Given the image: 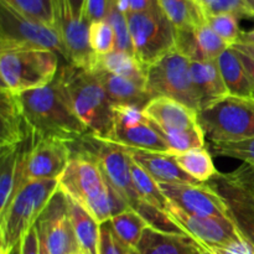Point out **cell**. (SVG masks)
<instances>
[{"label":"cell","mask_w":254,"mask_h":254,"mask_svg":"<svg viewBox=\"0 0 254 254\" xmlns=\"http://www.w3.org/2000/svg\"><path fill=\"white\" fill-rule=\"evenodd\" d=\"M59 184L60 190L84 208L99 225L130 208L109 188L96 158L89 150L72 154Z\"/></svg>","instance_id":"1"},{"label":"cell","mask_w":254,"mask_h":254,"mask_svg":"<svg viewBox=\"0 0 254 254\" xmlns=\"http://www.w3.org/2000/svg\"><path fill=\"white\" fill-rule=\"evenodd\" d=\"M64 97L73 113L98 140L109 141L113 134V106L97 74L68 64L57 72Z\"/></svg>","instance_id":"2"},{"label":"cell","mask_w":254,"mask_h":254,"mask_svg":"<svg viewBox=\"0 0 254 254\" xmlns=\"http://www.w3.org/2000/svg\"><path fill=\"white\" fill-rule=\"evenodd\" d=\"M17 97L27 122L37 135L61 139L69 144L91 136L87 127L69 107L56 77L47 86Z\"/></svg>","instance_id":"3"},{"label":"cell","mask_w":254,"mask_h":254,"mask_svg":"<svg viewBox=\"0 0 254 254\" xmlns=\"http://www.w3.org/2000/svg\"><path fill=\"white\" fill-rule=\"evenodd\" d=\"M59 189L57 179L27 181L20 189L6 211L0 215V254H7L21 242Z\"/></svg>","instance_id":"4"},{"label":"cell","mask_w":254,"mask_h":254,"mask_svg":"<svg viewBox=\"0 0 254 254\" xmlns=\"http://www.w3.org/2000/svg\"><path fill=\"white\" fill-rule=\"evenodd\" d=\"M59 55L50 50L0 51V89L21 94L51 83L59 72Z\"/></svg>","instance_id":"5"},{"label":"cell","mask_w":254,"mask_h":254,"mask_svg":"<svg viewBox=\"0 0 254 254\" xmlns=\"http://www.w3.org/2000/svg\"><path fill=\"white\" fill-rule=\"evenodd\" d=\"M198 123L210 143L254 138V99L230 94L201 109Z\"/></svg>","instance_id":"6"},{"label":"cell","mask_w":254,"mask_h":254,"mask_svg":"<svg viewBox=\"0 0 254 254\" xmlns=\"http://www.w3.org/2000/svg\"><path fill=\"white\" fill-rule=\"evenodd\" d=\"M17 49L50 50L67 61L66 46L57 27L27 19L0 0V51Z\"/></svg>","instance_id":"7"},{"label":"cell","mask_w":254,"mask_h":254,"mask_svg":"<svg viewBox=\"0 0 254 254\" xmlns=\"http://www.w3.org/2000/svg\"><path fill=\"white\" fill-rule=\"evenodd\" d=\"M134 56L146 69L176 49V30L160 7L127 15Z\"/></svg>","instance_id":"8"},{"label":"cell","mask_w":254,"mask_h":254,"mask_svg":"<svg viewBox=\"0 0 254 254\" xmlns=\"http://www.w3.org/2000/svg\"><path fill=\"white\" fill-rule=\"evenodd\" d=\"M145 87L151 98L169 97L200 112V101L191 78L190 60L176 49L146 69Z\"/></svg>","instance_id":"9"},{"label":"cell","mask_w":254,"mask_h":254,"mask_svg":"<svg viewBox=\"0 0 254 254\" xmlns=\"http://www.w3.org/2000/svg\"><path fill=\"white\" fill-rule=\"evenodd\" d=\"M211 186L223 197L231 217L246 242L254 250V168L246 164L230 174L218 173Z\"/></svg>","instance_id":"10"},{"label":"cell","mask_w":254,"mask_h":254,"mask_svg":"<svg viewBox=\"0 0 254 254\" xmlns=\"http://www.w3.org/2000/svg\"><path fill=\"white\" fill-rule=\"evenodd\" d=\"M109 141L124 148L169 154L163 136L138 107L113 106V134Z\"/></svg>","instance_id":"11"},{"label":"cell","mask_w":254,"mask_h":254,"mask_svg":"<svg viewBox=\"0 0 254 254\" xmlns=\"http://www.w3.org/2000/svg\"><path fill=\"white\" fill-rule=\"evenodd\" d=\"M93 141V150L89 151L96 158L109 188L126 201L129 207L135 210L141 200L134 185L128 149L112 141L94 138Z\"/></svg>","instance_id":"12"},{"label":"cell","mask_w":254,"mask_h":254,"mask_svg":"<svg viewBox=\"0 0 254 254\" xmlns=\"http://www.w3.org/2000/svg\"><path fill=\"white\" fill-rule=\"evenodd\" d=\"M159 186L169 203L189 215L232 220L227 203L210 184H159Z\"/></svg>","instance_id":"13"},{"label":"cell","mask_w":254,"mask_h":254,"mask_svg":"<svg viewBox=\"0 0 254 254\" xmlns=\"http://www.w3.org/2000/svg\"><path fill=\"white\" fill-rule=\"evenodd\" d=\"M36 227L50 254H77L81 251L68 215L67 198L60 189L37 220Z\"/></svg>","instance_id":"14"},{"label":"cell","mask_w":254,"mask_h":254,"mask_svg":"<svg viewBox=\"0 0 254 254\" xmlns=\"http://www.w3.org/2000/svg\"><path fill=\"white\" fill-rule=\"evenodd\" d=\"M72 158L71 144L51 136L34 133L32 144L25 160V183L57 179L64 174Z\"/></svg>","instance_id":"15"},{"label":"cell","mask_w":254,"mask_h":254,"mask_svg":"<svg viewBox=\"0 0 254 254\" xmlns=\"http://www.w3.org/2000/svg\"><path fill=\"white\" fill-rule=\"evenodd\" d=\"M56 11V27L61 34L67 50V62L81 68L93 71L98 56L91 49L88 39L89 22L76 19L68 0H54Z\"/></svg>","instance_id":"16"},{"label":"cell","mask_w":254,"mask_h":254,"mask_svg":"<svg viewBox=\"0 0 254 254\" xmlns=\"http://www.w3.org/2000/svg\"><path fill=\"white\" fill-rule=\"evenodd\" d=\"M143 114L156 128L165 131L188 130L200 126L197 111L169 97L151 98L143 108Z\"/></svg>","instance_id":"17"},{"label":"cell","mask_w":254,"mask_h":254,"mask_svg":"<svg viewBox=\"0 0 254 254\" xmlns=\"http://www.w3.org/2000/svg\"><path fill=\"white\" fill-rule=\"evenodd\" d=\"M0 150L19 148L34 135L31 126L22 111L17 94L0 89Z\"/></svg>","instance_id":"18"},{"label":"cell","mask_w":254,"mask_h":254,"mask_svg":"<svg viewBox=\"0 0 254 254\" xmlns=\"http://www.w3.org/2000/svg\"><path fill=\"white\" fill-rule=\"evenodd\" d=\"M112 106H133L143 109L150 102L144 82L118 76L102 68H94Z\"/></svg>","instance_id":"19"},{"label":"cell","mask_w":254,"mask_h":254,"mask_svg":"<svg viewBox=\"0 0 254 254\" xmlns=\"http://www.w3.org/2000/svg\"><path fill=\"white\" fill-rule=\"evenodd\" d=\"M190 71L192 83L200 101V111L230 96V92L223 82L217 60L190 61Z\"/></svg>","instance_id":"20"},{"label":"cell","mask_w":254,"mask_h":254,"mask_svg":"<svg viewBox=\"0 0 254 254\" xmlns=\"http://www.w3.org/2000/svg\"><path fill=\"white\" fill-rule=\"evenodd\" d=\"M127 149L133 160L159 184H201L188 175L171 154Z\"/></svg>","instance_id":"21"},{"label":"cell","mask_w":254,"mask_h":254,"mask_svg":"<svg viewBox=\"0 0 254 254\" xmlns=\"http://www.w3.org/2000/svg\"><path fill=\"white\" fill-rule=\"evenodd\" d=\"M136 250L140 254H207L192 237L171 235L146 227Z\"/></svg>","instance_id":"22"},{"label":"cell","mask_w":254,"mask_h":254,"mask_svg":"<svg viewBox=\"0 0 254 254\" xmlns=\"http://www.w3.org/2000/svg\"><path fill=\"white\" fill-rule=\"evenodd\" d=\"M217 62L231 96L253 99L252 82L240 54L231 46L218 57Z\"/></svg>","instance_id":"23"},{"label":"cell","mask_w":254,"mask_h":254,"mask_svg":"<svg viewBox=\"0 0 254 254\" xmlns=\"http://www.w3.org/2000/svg\"><path fill=\"white\" fill-rule=\"evenodd\" d=\"M66 198L67 206H68V215L81 251L88 254H99L101 225L84 208L77 205L67 196Z\"/></svg>","instance_id":"24"},{"label":"cell","mask_w":254,"mask_h":254,"mask_svg":"<svg viewBox=\"0 0 254 254\" xmlns=\"http://www.w3.org/2000/svg\"><path fill=\"white\" fill-rule=\"evenodd\" d=\"M159 7L175 30H193L206 22V15L196 0H158Z\"/></svg>","instance_id":"25"},{"label":"cell","mask_w":254,"mask_h":254,"mask_svg":"<svg viewBox=\"0 0 254 254\" xmlns=\"http://www.w3.org/2000/svg\"><path fill=\"white\" fill-rule=\"evenodd\" d=\"M181 169L188 175L201 184L212 180L217 175V169L213 164L210 150L205 148L193 149L180 154H171Z\"/></svg>","instance_id":"26"},{"label":"cell","mask_w":254,"mask_h":254,"mask_svg":"<svg viewBox=\"0 0 254 254\" xmlns=\"http://www.w3.org/2000/svg\"><path fill=\"white\" fill-rule=\"evenodd\" d=\"M96 68H102L118 76L135 79L144 83L146 82L145 68L139 64L133 54H128V52L114 50L103 56H98Z\"/></svg>","instance_id":"27"},{"label":"cell","mask_w":254,"mask_h":254,"mask_svg":"<svg viewBox=\"0 0 254 254\" xmlns=\"http://www.w3.org/2000/svg\"><path fill=\"white\" fill-rule=\"evenodd\" d=\"M130 168L131 175H133L134 185H135L136 192L143 202L159 208L161 211L168 212L169 202L164 193L161 192L160 186L156 180H154L136 161L133 160L130 156Z\"/></svg>","instance_id":"28"},{"label":"cell","mask_w":254,"mask_h":254,"mask_svg":"<svg viewBox=\"0 0 254 254\" xmlns=\"http://www.w3.org/2000/svg\"><path fill=\"white\" fill-rule=\"evenodd\" d=\"M109 222L117 236L130 248H136L144 230L149 227L146 221L133 208L113 216Z\"/></svg>","instance_id":"29"},{"label":"cell","mask_w":254,"mask_h":254,"mask_svg":"<svg viewBox=\"0 0 254 254\" xmlns=\"http://www.w3.org/2000/svg\"><path fill=\"white\" fill-rule=\"evenodd\" d=\"M15 11L34 21L56 27L54 0H1Z\"/></svg>","instance_id":"30"},{"label":"cell","mask_w":254,"mask_h":254,"mask_svg":"<svg viewBox=\"0 0 254 254\" xmlns=\"http://www.w3.org/2000/svg\"><path fill=\"white\" fill-rule=\"evenodd\" d=\"M155 129L169 146V154H180L193 149L205 148L206 136L201 126L180 131H165L156 127Z\"/></svg>","instance_id":"31"},{"label":"cell","mask_w":254,"mask_h":254,"mask_svg":"<svg viewBox=\"0 0 254 254\" xmlns=\"http://www.w3.org/2000/svg\"><path fill=\"white\" fill-rule=\"evenodd\" d=\"M193 36H195L196 46H197L200 56L202 61L205 60H217L228 47L230 44L221 39L212 29L203 22L200 26L193 29Z\"/></svg>","instance_id":"32"},{"label":"cell","mask_w":254,"mask_h":254,"mask_svg":"<svg viewBox=\"0 0 254 254\" xmlns=\"http://www.w3.org/2000/svg\"><path fill=\"white\" fill-rule=\"evenodd\" d=\"M135 211L146 221L149 227L154 228V230L164 233H171V235L189 236L188 232L166 211H161L159 208L153 207V206L148 205L143 201L139 203Z\"/></svg>","instance_id":"33"},{"label":"cell","mask_w":254,"mask_h":254,"mask_svg":"<svg viewBox=\"0 0 254 254\" xmlns=\"http://www.w3.org/2000/svg\"><path fill=\"white\" fill-rule=\"evenodd\" d=\"M88 39L91 49L97 56H103L116 50V36L107 19L89 24Z\"/></svg>","instance_id":"34"},{"label":"cell","mask_w":254,"mask_h":254,"mask_svg":"<svg viewBox=\"0 0 254 254\" xmlns=\"http://www.w3.org/2000/svg\"><path fill=\"white\" fill-rule=\"evenodd\" d=\"M210 148L216 155L237 159L254 168V138L240 141L210 143Z\"/></svg>","instance_id":"35"},{"label":"cell","mask_w":254,"mask_h":254,"mask_svg":"<svg viewBox=\"0 0 254 254\" xmlns=\"http://www.w3.org/2000/svg\"><path fill=\"white\" fill-rule=\"evenodd\" d=\"M240 19L232 14L206 15V22L208 26L231 46L237 44L241 36Z\"/></svg>","instance_id":"36"},{"label":"cell","mask_w":254,"mask_h":254,"mask_svg":"<svg viewBox=\"0 0 254 254\" xmlns=\"http://www.w3.org/2000/svg\"><path fill=\"white\" fill-rule=\"evenodd\" d=\"M107 20H108V22L111 24L112 29L114 31V36H116V50L134 55L133 42H131L130 30H129L128 17H127V15L123 14L121 10L117 9L113 5L112 10L109 11Z\"/></svg>","instance_id":"37"},{"label":"cell","mask_w":254,"mask_h":254,"mask_svg":"<svg viewBox=\"0 0 254 254\" xmlns=\"http://www.w3.org/2000/svg\"><path fill=\"white\" fill-rule=\"evenodd\" d=\"M200 5L205 15L232 14L238 19L253 17L245 0H201Z\"/></svg>","instance_id":"38"},{"label":"cell","mask_w":254,"mask_h":254,"mask_svg":"<svg viewBox=\"0 0 254 254\" xmlns=\"http://www.w3.org/2000/svg\"><path fill=\"white\" fill-rule=\"evenodd\" d=\"M130 247L126 245L117 236L111 222L101 225V237H99V254H129Z\"/></svg>","instance_id":"39"},{"label":"cell","mask_w":254,"mask_h":254,"mask_svg":"<svg viewBox=\"0 0 254 254\" xmlns=\"http://www.w3.org/2000/svg\"><path fill=\"white\" fill-rule=\"evenodd\" d=\"M113 5V0H86L84 1L83 17L89 24L93 21L106 20Z\"/></svg>","instance_id":"40"},{"label":"cell","mask_w":254,"mask_h":254,"mask_svg":"<svg viewBox=\"0 0 254 254\" xmlns=\"http://www.w3.org/2000/svg\"><path fill=\"white\" fill-rule=\"evenodd\" d=\"M113 2L114 6L126 15L143 12L159 6L158 0H113Z\"/></svg>","instance_id":"41"},{"label":"cell","mask_w":254,"mask_h":254,"mask_svg":"<svg viewBox=\"0 0 254 254\" xmlns=\"http://www.w3.org/2000/svg\"><path fill=\"white\" fill-rule=\"evenodd\" d=\"M21 254H39V232L36 225L32 226L22 238Z\"/></svg>","instance_id":"42"},{"label":"cell","mask_w":254,"mask_h":254,"mask_svg":"<svg viewBox=\"0 0 254 254\" xmlns=\"http://www.w3.org/2000/svg\"><path fill=\"white\" fill-rule=\"evenodd\" d=\"M237 51V50H236ZM238 54H240L241 56V60H242L243 64H245L246 69H247L248 74H250L251 77V82H252V87H253V99H254V60L251 59V57H248L247 55L242 54V52L237 51Z\"/></svg>","instance_id":"43"},{"label":"cell","mask_w":254,"mask_h":254,"mask_svg":"<svg viewBox=\"0 0 254 254\" xmlns=\"http://www.w3.org/2000/svg\"><path fill=\"white\" fill-rule=\"evenodd\" d=\"M69 5H71L72 12H73L76 19H84L83 17V9H84V1L86 0H68Z\"/></svg>","instance_id":"44"},{"label":"cell","mask_w":254,"mask_h":254,"mask_svg":"<svg viewBox=\"0 0 254 254\" xmlns=\"http://www.w3.org/2000/svg\"><path fill=\"white\" fill-rule=\"evenodd\" d=\"M237 44L254 45V29L250 30V31L241 32V36H240V39H238Z\"/></svg>","instance_id":"45"},{"label":"cell","mask_w":254,"mask_h":254,"mask_svg":"<svg viewBox=\"0 0 254 254\" xmlns=\"http://www.w3.org/2000/svg\"><path fill=\"white\" fill-rule=\"evenodd\" d=\"M232 47L237 51L242 52V54L247 55L248 57L254 60V45H242V44H235Z\"/></svg>","instance_id":"46"},{"label":"cell","mask_w":254,"mask_h":254,"mask_svg":"<svg viewBox=\"0 0 254 254\" xmlns=\"http://www.w3.org/2000/svg\"><path fill=\"white\" fill-rule=\"evenodd\" d=\"M39 254H50L46 245H45L44 240H42L40 236H39Z\"/></svg>","instance_id":"47"},{"label":"cell","mask_w":254,"mask_h":254,"mask_svg":"<svg viewBox=\"0 0 254 254\" xmlns=\"http://www.w3.org/2000/svg\"><path fill=\"white\" fill-rule=\"evenodd\" d=\"M7 254H21V242L17 243L14 248H11Z\"/></svg>","instance_id":"48"},{"label":"cell","mask_w":254,"mask_h":254,"mask_svg":"<svg viewBox=\"0 0 254 254\" xmlns=\"http://www.w3.org/2000/svg\"><path fill=\"white\" fill-rule=\"evenodd\" d=\"M246 5L248 6V9L251 10V12H252L253 17H254V0H245Z\"/></svg>","instance_id":"49"},{"label":"cell","mask_w":254,"mask_h":254,"mask_svg":"<svg viewBox=\"0 0 254 254\" xmlns=\"http://www.w3.org/2000/svg\"><path fill=\"white\" fill-rule=\"evenodd\" d=\"M129 254H140V253H139V251L136 250V248H130V251H129Z\"/></svg>","instance_id":"50"},{"label":"cell","mask_w":254,"mask_h":254,"mask_svg":"<svg viewBox=\"0 0 254 254\" xmlns=\"http://www.w3.org/2000/svg\"><path fill=\"white\" fill-rule=\"evenodd\" d=\"M207 254H231L227 252H207Z\"/></svg>","instance_id":"51"},{"label":"cell","mask_w":254,"mask_h":254,"mask_svg":"<svg viewBox=\"0 0 254 254\" xmlns=\"http://www.w3.org/2000/svg\"><path fill=\"white\" fill-rule=\"evenodd\" d=\"M77 254H88V253L83 252V251H79V252H78V253H77Z\"/></svg>","instance_id":"52"},{"label":"cell","mask_w":254,"mask_h":254,"mask_svg":"<svg viewBox=\"0 0 254 254\" xmlns=\"http://www.w3.org/2000/svg\"><path fill=\"white\" fill-rule=\"evenodd\" d=\"M196 1H197V2H198V4H200V2H201V0H196Z\"/></svg>","instance_id":"53"}]
</instances>
